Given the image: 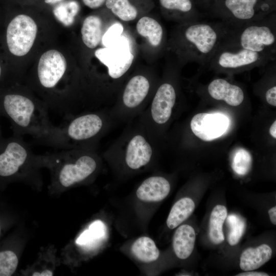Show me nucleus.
I'll list each match as a JSON object with an SVG mask.
<instances>
[{"label": "nucleus", "instance_id": "obj_1", "mask_svg": "<svg viewBox=\"0 0 276 276\" xmlns=\"http://www.w3.org/2000/svg\"><path fill=\"white\" fill-rule=\"evenodd\" d=\"M44 102L18 91L0 96V115L8 118L13 134L32 136L39 144L56 148L60 127L49 119Z\"/></svg>", "mask_w": 276, "mask_h": 276}, {"label": "nucleus", "instance_id": "obj_2", "mask_svg": "<svg viewBox=\"0 0 276 276\" xmlns=\"http://www.w3.org/2000/svg\"><path fill=\"white\" fill-rule=\"evenodd\" d=\"M233 29L221 21L180 24L172 35L169 47L179 64L195 62L205 66Z\"/></svg>", "mask_w": 276, "mask_h": 276}, {"label": "nucleus", "instance_id": "obj_3", "mask_svg": "<svg viewBox=\"0 0 276 276\" xmlns=\"http://www.w3.org/2000/svg\"><path fill=\"white\" fill-rule=\"evenodd\" d=\"M275 0H218L209 11L234 29L259 20L274 12Z\"/></svg>", "mask_w": 276, "mask_h": 276}, {"label": "nucleus", "instance_id": "obj_4", "mask_svg": "<svg viewBox=\"0 0 276 276\" xmlns=\"http://www.w3.org/2000/svg\"><path fill=\"white\" fill-rule=\"evenodd\" d=\"M224 43L254 52L276 54L275 13L234 29Z\"/></svg>", "mask_w": 276, "mask_h": 276}, {"label": "nucleus", "instance_id": "obj_5", "mask_svg": "<svg viewBox=\"0 0 276 276\" xmlns=\"http://www.w3.org/2000/svg\"><path fill=\"white\" fill-rule=\"evenodd\" d=\"M60 150L42 158L44 162L57 166V180L62 187L68 188L81 182L95 171L97 163L91 154L73 149Z\"/></svg>", "mask_w": 276, "mask_h": 276}, {"label": "nucleus", "instance_id": "obj_6", "mask_svg": "<svg viewBox=\"0 0 276 276\" xmlns=\"http://www.w3.org/2000/svg\"><path fill=\"white\" fill-rule=\"evenodd\" d=\"M276 54L262 53L223 43L207 64L217 72L228 73L265 65L275 60Z\"/></svg>", "mask_w": 276, "mask_h": 276}, {"label": "nucleus", "instance_id": "obj_7", "mask_svg": "<svg viewBox=\"0 0 276 276\" xmlns=\"http://www.w3.org/2000/svg\"><path fill=\"white\" fill-rule=\"evenodd\" d=\"M42 162L21 135L0 136V178L7 180L18 175L26 166Z\"/></svg>", "mask_w": 276, "mask_h": 276}, {"label": "nucleus", "instance_id": "obj_8", "mask_svg": "<svg viewBox=\"0 0 276 276\" xmlns=\"http://www.w3.org/2000/svg\"><path fill=\"white\" fill-rule=\"evenodd\" d=\"M103 121L97 113H90L72 119L60 127L57 149H70L89 142L97 136L103 127Z\"/></svg>", "mask_w": 276, "mask_h": 276}, {"label": "nucleus", "instance_id": "obj_9", "mask_svg": "<svg viewBox=\"0 0 276 276\" xmlns=\"http://www.w3.org/2000/svg\"><path fill=\"white\" fill-rule=\"evenodd\" d=\"M37 26L30 16L20 14L15 17L7 29V42L10 52L17 56L27 54L32 47Z\"/></svg>", "mask_w": 276, "mask_h": 276}, {"label": "nucleus", "instance_id": "obj_10", "mask_svg": "<svg viewBox=\"0 0 276 276\" xmlns=\"http://www.w3.org/2000/svg\"><path fill=\"white\" fill-rule=\"evenodd\" d=\"M67 68L63 55L55 50H49L40 58L37 67V77L40 85L52 90L59 84Z\"/></svg>", "mask_w": 276, "mask_h": 276}, {"label": "nucleus", "instance_id": "obj_11", "mask_svg": "<svg viewBox=\"0 0 276 276\" xmlns=\"http://www.w3.org/2000/svg\"><path fill=\"white\" fill-rule=\"evenodd\" d=\"M229 125L222 114L199 113L192 119L190 126L194 134L204 141L214 140L223 134Z\"/></svg>", "mask_w": 276, "mask_h": 276}, {"label": "nucleus", "instance_id": "obj_12", "mask_svg": "<svg viewBox=\"0 0 276 276\" xmlns=\"http://www.w3.org/2000/svg\"><path fill=\"white\" fill-rule=\"evenodd\" d=\"M162 14L180 24L199 20L200 14L194 0H158Z\"/></svg>", "mask_w": 276, "mask_h": 276}, {"label": "nucleus", "instance_id": "obj_13", "mask_svg": "<svg viewBox=\"0 0 276 276\" xmlns=\"http://www.w3.org/2000/svg\"><path fill=\"white\" fill-rule=\"evenodd\" d=\"M176 98L175 89L171 84L164 83L158 88L151 107V116L154 122L163 124L169 120Z\"/></svg>", "mask_w": 276, "mask_h": 276}, {"label": "nucleus", "instance_id": "obj_14", "mask_svg": "<svg viewBox=\"0 0 276 276\" xmlns=\"http://www.w3.org/2000/svg\"><path fill=\"white\" fill-rule=\"evenodd\" d=\"M105 6L114 16L123 21L135 19L152 6L151 0H106Z\"/></svg>", "mask_w": 276, "mask_h": 276}, {"label": "nucleus", "instance_id": "obj_15", "mask_svg": "<svg viewBox=\"0 0 276 276\" xmlns=\"http://www.w3.org/2000/svg\"><path fill=\"white\" fill-rule=\"evenodd\" d=\"M207 91L213 99L223 101L232 106L241 104L245 97L241 87L222 78L212 80L208 85Z\"/></svg>", "mask_w": 276, "mask_h": 276}, {"label": "nucleus", "instance_id": "obj_16", "mask_svg": "<svg viewBox=\"0 0 276 276\" xmlns=\"http://www.w3.org/2000/svg\"><path fill=\"white\" fill-rule=\"evenodd\" d=\"M152 154L151 147L145 139L141 135H136L127 145L126 163L130 168L138 169L149 162Z\"/></svg>", "mask_w": 276, "mask_h": 276}, {"label": "nucleus", "instance_id": "obj_17", "mask_svg": "<svg viewBox=\"0 0 276 276\" xmlns=\"http://www.w3.org/2000/svg\"><path fill=\"white\" fill-rule=\"evenodd\" d=\"M169 182L161 176H152L145 179L137 188L136 194L141 200L158 202L164 199L170 191Z\"/></svg>", "mask_w": 276, "mask_h": 276}, {"label": "nucleus", "instance_id": "obj_18", "mask_svg": "<svg viewBox=\"0 0 276 276\" xmlns=\"http://www.w3.org/2000/svg\"><path fill=\"white\" fill-rule=\"evenodd\" d=\"M136 30L152 48L160 49L164 45L165 35L164 28L155 18L148 16L141 17L136 24Z\"/></svg>", "mask_w": 276, "mask_h": 276}, {"label": "nucleus", "instance_id": "obj_19", "mask_svg": "<svg viewBox=\"0 0 276 276\" xmlns=\"http://www.w3.org/2000/svg\"><path fill=\"white\" fill-rule=\"evenodd\" d=\"M150 88L148 80L142 75H136L128 82L123 95L124 105L130 108L139 106L146 97Z\"/></svg>", "mask_w": 276, "mask_h": 276}, {"label": "nucleus", "instance_id": "obj_20", "mask_svg": "<svg viewBox=\"0 0 276 276\" xmlns=\"http://www.w3.org/2000/svg\"><path fill=\"white\" fill-rule=\"evenodd\" d=\"M196 233L189 224L179 225L173 238V248L176 256L184 260L192 254L195 246Z\"/></svg>", "mask_w": 276, "mask_h": 276}, {"label": "nucleus", "instance_id": "obj_21", "mask_svg": "<svg viewBox=\"0 0 276 276\" xmlns=\"http://www.w3.org/2000/svg\"><path fill=\"white\" fill-rule=\"evenodd\" d=\"M272 254L271 247L266 244L248 247L241 255L240 267L245 271L257 269L271 259Z\"/></svg>", "mask_w": 276, "mask_h": 276}, {"label": "nucleus", "instance_id": "obj_22", "mask_svg": "<svg viewBox=\"0 0 276 276\" xmlns=\"http://www.w3.org/2000/svg\"><path fill=\"white\" fill-rule=\"evenodd\" d=\"M102 21L95 15L87 16L84 20L81 30L82 39L84 44L94 49L100 43L102 36Z\"/></svg>", "mask_w": 276, "mask_h": 276}, {"label": "nucleus", "instance_id": "obj_23", "mask_svg": "<svg viewBox=\"0 0 276 276\" xmlns=\"http://www.w3.org/2000/svg\"><path fill=\"white\" fill-rule=\"evenodd\" d=\"M195 204L189 197H183L172 207L167 219V225L170 229H174L187 220L193 213Z\"/></svg>", "mask_w": 276, "mask_h": 276}, {"label": "nucleus", "instance_id": "obj_24", "mask_svg": "<svg viewBox=\"0 0 276 276\" xmlns=\"http://www.w3.org/2000/svg\"><path fill=\"white\" fill-rule=\"evenodd\" d=\"M227 216V211L223 205H216L210 215L209 236L212 243L219 244L224 240L223 225Z\"/></svg>", "mask_w": 276, "mask_h": 276}, {"label": "nucleus", "instance_id": "obj_25", "mask_svg": "<svg viewBox=\"0 0 276 276\" xmlns=\"http://www.w3.org/2000/svg\"><path fill=\"white\" fill-rule=\"evenodd\" d=\"M131 251L140 261L150 263L158 259L159 251L154 241L148 237H141L132 244Z\"/></svg>", "mask_w": 276, "mask_h": 276}, {"label": "nucleus", "instance_id": "obj_26", "mask_svg": "<svg viewBox=\"0 0 276 276\" xmlns=\"http://www.w3.org/2000/svg\"><path fill=\"white\" fill-rule=\"evenodd\" d=\"M106 235V227L100 220L93 222L88 228L82 232L77 239V244L88 247H92L94 244L104 239Z\"/></svg>", "mask_w": 276, "mask_h": 276}, {"label": "nucleus", "instance_id": "obj_27", "mask_svg": "<svg viewBox=\"0 0 276 276\" xmlns=\"http://www.w3.org/2000/svg\"><path fill=\"white\" fill-rule=\"evenodd\" d=\"M80 10L79 3L74 0L60 3L53 10L56 19L65 26H70Z\"/></svg>", "mask_w": 276, "mask_h": 276}, {"label": "nucleus", "instance_id": "obj_28", "mask_svg": "<svg viewBox=\"0 0 276 276\" xmlns=\"http://www.w3.org/2000/svg\"><path fill=\"white\" fill-rule=\"evenodd\" d=\"M252 157L250 153L243 148L235 150L232 157V168L239 175L247 174L251 167Z\"/></svg>", "mask_w": 276, "mask_h": 276}, {"label": "nucleus", "instance_id": "obj_29", "mask_svg": "<svg viewBox=\"0 0 276 276\" xmlns=\"http://www.w3.org/2000/svg\"><path fill=\"white\" fill-rule=\"evenodd\" d=\"M227 223L229 227L227 241L231 246L237 245L240 241L246 228L245 221L235 214L227 216Z\"/></svg>", "mask_w": 276, "mask_h": 276}, {"label": "nucleus", "instance_id": "obj_30", "mask_svg": "<svg viewBox=\"0 0 276 276\" xmlns=\"http://www.w3.org/2000/svg\"><path fill=\"white\" fill-rule=\"evenodd\" d=\"M18 259L16 254L10 249L0 250V276H10L15 271Z\"/></svg>", "mask_w": 276, "mask_h": 276}, {"label": "nucleus", "instance_id": "obj_31", "mask_svg": "<svg viewBox=\"0 0 276 276\" xmlns=\"http://www.w3.org/2000/svg\"><path fill=\"white\" fill-rule=\"evenodd\" d=\"M134 60V55L129 52L116 63L109 65L108 67V74L112 79H118L124 75L131 66Z\"/></svg>", "mask_w": 276, "mask_h": 276}, {"label": "nucleus", "instance_id": "obj_32", "mask_svg": "<svg viewBox=\"0 0 276 276\" xmlns=\"http://www.w3.org/2000/svg\"><path fill=\"white\" fill-rule=\"evenodd\" d=\"M265 99L267 102L274 107L276 106V86H273L265 93Z\"/></svg>", "mask_w": 276, "mask_h": 276}, {"label": "nucleus", "instance_id": "obj_33", "mask_svg": "<svg viewBox=\"0 0 276 276\" xmlns=\"http://www.w3.org/2000/svg\"><path fill=\"white\" fill-rule=\"evenodd\" d=\"M106 0H82L84 4L93 9L99 8L105 5Z\"/></svg>", "mask_w": 276, "mask_h": 276}, {"label": "nucleus", "instance_id": "obj_34", "mask_svg": "<svg viewBox=\"0 0 276 276\" xmlns=\"http://www.w3.org/2000/svg\"><path fill=\"white\" fill-rule=\"evenodd\" d=\"M197 7L209 10L213 3L218 0H194Z\"/></svg>", "mask_w": 276, "mask_h": 276}, {"label": "nucleus", "instance_id": "obj_35", "mask_svg": "<svg viewBox=\"0 0 276 276\" xmlns=\"http://www.w3.org/2000/svg\"><path fill=\"white\" fill-rule=\"evenodd\" d=\"M237 276H268L269 274L264 272L255 271L254 270L245 271L237 274Z\"/></svg>", "mask_w": 276, "mask_h": 276}, {"label": "nucleus", "instance_id": "obj_36", "mask_svg": "<svg viewBox=\"0 0 276 276\" xmlns=\"http://www.w3.org/2000/svg\"><path fill=\"white\" fill-rule=\"evenodd\" d=\"M270 221L273 225L276 224V207L273 206L268 210Z\"/></svg>", "mask_w": 276, "mask_h": 276}, {"label": "nucleus", "instance_id": "obj_37", "mask_svg": "<svg viewBox=\"0 0 276 276\" xmlns=\"http://www.w3.org/2000/svg\"><path fill=\"white\" fill-rule=\"evenodd\" d=\"M33 276H51L53 272L49 270H44L40 272H36L33 273Z\"/></svg>", "mask_w": 276, "mask_h": 276}, {"label": "nucleus", "instance_id": "obj_38", "mask_svg": "<svg viewBox=\"0 0 276 276\" xmlns=\"http://www.w3.org/2000/svg\"><path fill=\"white\" fill-rule=\"evenodd\" d=\"M270 135L274 139L276 138V121H274L269 128Z\"/></svg>", "mask_w": 276, "mask_h": 276}, {"label": "nucleus", "instance_id": "obj_39", "mask_svg": "<svg viewBox=\"0 0 276 276\" xmlns=\"http://www.w3.org/2000/svg\"><path fill=\"white\" fill-rule=\"evenodd\" d=\"M62 0H44V2L47 4H55L61 2Z\"/></svg>", "mask_w": 276, "mask_h": 276}, {"label": "nucleus", "instance_id": "obj_40", "mask_svg": "<svg viewBox=\"0 0 276 276\" xmlns=\"http://www.w3.org/2000/svg\"><path fill=\"white\" fill-rule=\"evenodd\" d=\"M1 76H2V68H1V67L0 66V80H1Z\"/></svg>", "mask_w": 276, "mask_h": 276}, {"label": "nucleus", "instance_id": "obj_41", "mask_svg": "<svg viewBox=\"0 0 276 276\" xmlns=\"http://www.w3.org/2000/svg\"><path fill=\"white\" fill-rule=\"evenodd\" d=\"M1 116V115H0ZM2 136V132H1V128H0V136Z\"/></svg>", "mask_w": 276, "mask_h": 276}, {"label": "nucleus", "instance_id": "obj_42", "mask_svg": "<svg viewBox=\"0 0 276 276\" xmlns=\"http://www.w3.org/2000/svg\"><path fill=\"white\" fill-rule=\"evenodd\" d=\"M1 229H2V228H1V224H0V235H1Z\"/></svg>", "mask_w": 276, "mask_h": 276}]
</instances>
